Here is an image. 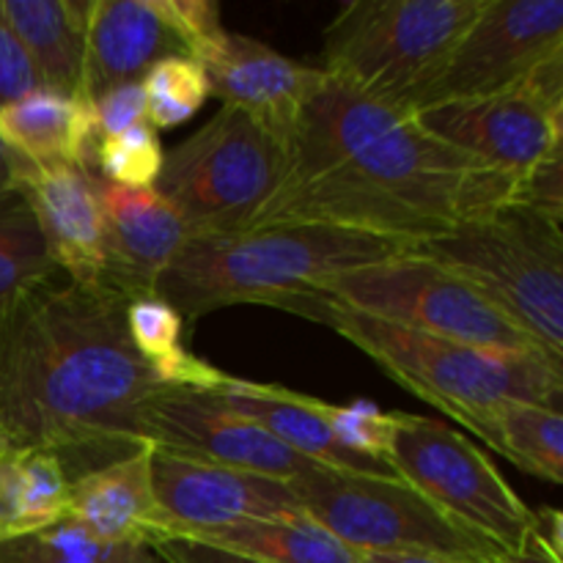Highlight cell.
Instances as JSON below:
<instances>
[{
    "label": "cell",
    "mask_w": 563,
    "mask_h": 563,
    "mask_svg": "<svg viewBox=\"0 0 563 563\" xmlns=\"http://www.w3.org/2000/svg\"><path fill=\"white\" fill-rule=\"evenodd\" d=\"M99 141L97 113L88 99L36 88L0 104V143L25 163H66L91 170Z\"/></svg>",
    "instance_id": "21"
},
{
    "label": "cell",
    "mask_w": 563,
    "mask_h": 563,
    "mask_svg": "<svg viewBox=\"0 0 563 563\" xmlns=\"http://www.w3.org/2000/svg\"><path fill=\"white\" fill-rule=\"evenodd\" d=\"M388 465L443 515L504 553L520 550L531 537L533 511L526 500L471 440L438 418L396 412Z\"/></svg>",
    "instance_id": "10"
},
{
    "label": "cell",
    "mask_w": 563,
    "mask_h": 563,
    "mask_svg": "<svg viewBox=\"0 0 563 563\" xmlns=\"http://www.w3.org/2000/svg\"><path fill=\"white\" fill-rule=\"evenodd\" d=\"M14 190V157L0 143V198Z\"/></svg>",
    "instance_id": "39"
},
{
    "label": "cell",
    "mask_w": 563,
    "mask_h": 563,
    "mask_svg": "<svg viewBox=\"0 0 563 563\" xmlns=\"http://www.w3.org/2000/svg\"><path fill=\"white\" fill-rule=\"evenodd\" d=\"M495 563H559L553 559V555L548 553V550L539 548L537 542H533L531 537H528V542L522 544L520 550H509V553H500L498 561Z\"/></svg>",
    "instance_id": "37"
},
{
    "label": "cell",
    "mask_w": 563,
    "mask_h": 563,
    "mask_svg": "<svg viewBox=\"0 0 563 563\" xmlns=\"http://www.w3.org/2000/svg\"><path fill=\"white\" fill-rule=\"evenodd\" d=\"M99 181L80 165H33L14 157V190L27 201L55 267L64 269L71 284H102L104 220Z\"/></svg>",
    "instance_id": "16"
},
{
    "label": "cell",
    "mask_w": 563,
    "mask_h": 563,
    "mask_svg": "<svg viewBox=\"0 0 563 563\" xmlns=\"http://www.w3.org/2000/svg\"><path fill=\"white\" fill-rule=\"evenodd\" d=\"M36 88H42V82H38L25 47L0 16V104L14 102Z\"/></svg>",
    "instance_id": "34"
},
{
    "label": "cell",
    "mask_w": 563,
    "mask_h": 563,
    "mask_svg": "<svg viewBox=\"0 0 563 563\" xmlns=\"http://www.w3.org/2000/svg\"><path fill=\"white\" fill-rule=\"evenodd\" d=\"M88 3H80V0H0V16L25 47L42 88L69 93V97L80 93Z\"/></svg>",
    "instance_id": "22"
},
{
    "label": "cell",
    "mask_w": 563,
    "mask_h": 563,
    "mask_svg": "<svg viewBox=\"0 0 563 563\" xmlns=\"http://www.w3.org/2000/svg\"><path fill=\"white\" fill-rule=\"evenodd\" d=\"M152 484L174 537L306 515L289 482L152 449ZM170 537V539H174Z\"/></svg>",
    "instance_id": "13"
},
{
    "label": "cell",
    "mask_w": 563,
    "mask_h": 563,
    "mask_svg": "<svg viewBox=\"0 0 563 563\" xmlns=\"http://www.w3.org/2000/svg\"><path fill=\"white\" fill-rule=\"evenodd\" d=\"M322 416L328 421L330 432L335 434V440L350 454L388 465L390 440H394L396 429V412H385L377 405H372V401L361 399L346 407L322 401Z\"/></svg>",
    "instance_id": "30"
},
{
    "label": "cell",
    "mask_w": 563,
    "mask_h": 563,
    "mask_svg": "<svg viewBox=\"0 0 563 563\" xmlns=\"http://www.w3.org/2000/svg\"><path fill=\"white\" fill-rule=\"evenodd\" d=\"M286 176V143L245 110L223 104L170 148L154 190L174 207L190 240L251 231Z\"/></svg>",
    "instance_id": "6"
},
{
    "label": "cell",
    "mask_w": 563,
    "mask_h": 563,
    "mask_svg": "<svg viewBox=\"0 0 563 563\" xmlns=\"http://www.w3.org/2000/svg\"><path fill=\"white\" fill-rule=\"evenodd\" d=\"M563 49V0H484L438 75L407 110L482 99L520 86L533 66Z\"/></svg>",
    "instance_id": "11"
},
{
    "label": "cell",
    "mask_w": 563,
    "mask_h": 563,
    "mask_svg": "<svg viewBox=\"0 0 563 563\" xmlns=\"http://www.w3.org/2000/svg\"><path fill=\"white\" fill-rule=\"evenodd\" d=\"M231 412L242 416L245 421L256 423L278 443L317 465L335 467L350 473H374V476H394L383 462L363 460L350 454L344 445L330 432L322 416V399L306 394H295L280 385H258L247 379L229 377L223 388L212 390Z\"/></svg>",
    "instance_id": "20"
},
{
    "label": "cell",
    "mask_w": 563,
    "mask_h": 563,
    "mask_svg": "<svg viewBox=\"0 0 563 563\" xmlns=\"http://www.w3.org/2000/svg\"><path fill=\"white\" fill-rule=\"evenodd\" d=\"M563 146H555L548 157L539 159L520 181L511 201L522 203V207L533 209V212L544 214L561 225L563 220V168H561Z\"/></svg>",
    "instance_id": "31"
},
{
    "label": "cell",
    "mask_w": 563,
    "mask_h": 563,
    "mask_svg": "<svg viewBox=\"0 0 563 563\" xmlns=\"http://www.w3.org/2000/svg\"><path fill=\"white\" fill-rule=\"evenodd\" d=\"M168 55H190V49L165 20L159 0H91L77 97L97 102L110 88L141 82Z\"/></svg>",
    "instance_id": "18"
},
{
    "label": "cell",
    "mask_w": 563,
    "mask_h": 563,
    "mask_svg": "<svg viewBox=\"0 0 563 563\" xmlns=\"http://www.w3.org/2000/svg\"><path fill=\"white\" fill-rule=\"evenodd\" d=\"M93 113H97L99 137L121 135L135 126H152L141 82H124V86L110 88L93 102Z\"/></svg>",
    "instance_id": "33"
},
{
    "label": "cell",
    "mask_w": 563,
    "mask_h": 563,
    "mask_svg": "<svg viewBox=\"0 0 563 563\" xmlns=\"http://www.w3.org/2000/svg\"><path fill=\"white\" fill-rule=\"evenodd\" d=\"M58 275L42 229L16 190L0 198V317Z\"/></svg>",
    "instance_id": "26"
},
{
    "label": "cell",
    "mask_w": 563,
    "mask_h": 563,
    "mask_svg": "<svg viewBox=\"0 0 563 563\" xmlns=\"http://www.w3.org/2000/svg\"><path fill=\"white\" fill-rule=\"evenodd\" d=\"M192 58L207 71L209 97L245 110L284 143L328 77L322 66H302L258 38L229 31L203 44Z\"/></svg>",
    "instance_id": "15"
},
{
    "label": "cell",
    "mask_w": 563,
    "mask_h": 563,
    "mask_svg": "<svg viewBox=\"0 0 563 563\" xmlns=\"http://www.w3.org/2000/svg\"><path fill=\"white\" fill-rule=\"evenodd\" d=\"M104 220L102 286L126 300L154 297L157 280L176 262L190 240L179 214L154 187H130L99 181Z\"/></svg>",
    "instance_id": "17"
},
{
    "label": "cell",
    "mask_w": 563,
    "mask_h": 563,
    "mask_svg": "<svg viewBox=\"0 0 563 563\" xmlns=\"http://www.w3.org/2000/svg\"><path fill=\"white\" fill-rule=\"evenodd\" d=\"M363 563H473V561H454L438 559V555H383V553H357Z\"/></svg>",
    "instance_id": "38"
},
{
    "label": "cell",
    "mask_w": 563,
    "mask_h": 563,
    "mask_svg": "<svg viewBox=\"0 0 563 563\" xmlns=\"http://www.w3.org/2000/svg\"><path fill=\"white\" fill-rule=\"evenodd\" d=\"M322 297L399 328L482 350L544 352L473 286L412 251L333 275L324 284Z\"/></svg>",
    "instance_id": "9"
},
{
    "label": "cell",
    "mask_w": 563,
    "mask_h": 563,
    "mask_svg": "<svg viewBox=\"0 0 563 563\" xmlns=\"http://www.w3.org/2000/svg\"><path fill=\"white\" fill-rule=\"evenodd\" d=\"M482 5L484 0H352L324 31L322 69L407 110Z\"/></svg>",
    "instance_id": "7"
},
{
    "label": "cell",
    "mask_w": 563,
    "mask_h": 563,
    "mask_svg": "<svg viewBox=\"0 0 563 563\" xmlns=\"http://www.w3.org/2000/svg\"><path fill=\"white\" fill-rule=\"evenodd\" d=\"M198 539L269 563H363L355 550L339 542L308 515L242 522Z\"/></svg>",
    "instance_id": "25"
},
{
    "label": "cell",
    "mask_w": 563,
    "mask_h": 563,
    "mask_svg": "<svg viewBox=\"0 0 563 563\" xmlns=\"http://www.w3.org/2000/svg\"><path fill=\"white\" fill-rule=\"evenodd\" d=\"M515 176L429 135L416 115L324 77L286 141V176L251 231L319 223L416 247L515 198Z\"/></svg>",
    "instance_id": "1"
},
{
    "label": "cell",
    "mask_w": 563,
    "mask_h": 563,
    "mask_svg": "<svg viewBox=\"0 0 563 563\" xmlns=\"http://www.w3.org/2000/svg\"><path fill=\"white\" fill-rule=\"evenodd\" d=\"M319 322L366 352L390 379L482 434L500 401L561 412L563 361L548 352H495L399 328L328 300Z\"/></svg>",
    "instance_id": "4"
},
{
    "label": "cell",
    "mask_w": 563,
    "mask_h": 563,
    "mask_svg": "<svg viewBox=\"0 0 563 563\" xmlns=\"http://www.w3.org/2000/svg\"><path fill=\"white\" fill-rule=\"evenodd\" d=\"M412 253L478 291L539 350L563 361V231L509 201L456 229L418 242Z\"/></svg>",
    "instance_id": "5"
},
{
    "label": "cell",
    "mask_w": 563,
    "mask_h": 563,
    "mask_svg": "<svg viewBox=\"0 0 563 563\" xmlns=\"http://www.w3.org/2000/svg\"><path fill=\"white\" fill-rule=\"evenodd\" d=\"M0 563H165L148 544L99 542L71 520L0 544Z\"/></svg>",
    "instance_id": "27"
},
{
    "label": "cell",
    "mask_w": 563,
    "mask_h": 563,
    "mask_svg": "<svg viewBox=\"0 0 563 563\" xmlns=\"http://www.w3.org/2000/svg\"><path fill=\"white\" fill-rule=\"evenodd\" d=\"M412 115L432 137L517 181L563 146V110H550L520 86L495 97L432 104Z\"/></svg>",
    "instance_id": "14"
},
{
    "label": "cell",
    "mask_w": 563,
    "mask_h": 563,
    "mask_svg": "<svg viewBox=\"0 0 563 563\" xmlns=\"http://www.w3.org/2000/svg\"><path fill=\"white\" fill-rule=\"evenodd\" d=\"M412 245L339 225H269L231 236L187 240L154 295L181 319L229 306H273L319 322L333 275L401 256Z\"/></svg>",
    "instance_id": "3"
},
{
    "label": "cell",
    "mask_w": 563,
    "mask_h": 563,
    "mask_svg": "<svg viewBox=\"0 0 563 563\" xmlns=\"http://www.w3.org/2000/svg\"><path fill=\"white\" fill-rule=\"evenodd\" d=\"M478 438L531 476L563 484V416L559 410L528 401H500Z\"/></svg>",
    "instance_id": "24"
},
{
    "label": "cell",
    "mask_w": 563,
    "mask_h": 563,
    "mask_svg": "<svg viewBox=\"0 0 563 563\" xmlns=\"http://www.w3.org/2000/svg\"><path fill=\"white\" fill-rule=\"evenodd\" d=\"M302 511L355 553L495 563L504 553L396 476L313 465L289 482Z\"/></svg>",
    "instance_id": "8"
},
{
    "label": "cell",
    "mask_w": 563,
    "mask_h": 563,
    "mask_svg": "<svg viewBox=\"0 0 563 563\" xmlns=\"http://www.w3.org/2000/svg\"><path fill=\"white\" fill-rule=\"evenodd\" d=\"M66 520L110 544L154 548L174 537L154 495L152 445L75 478Z\"/></svg>",
    "instance_id": "19"
},
{
    "label": "cell",
    "mask_w": 563,
    "mask_h": 563,
    "mask_svg": "<svg viewBox=\"0 0 563 563\" xmlns=\"http://www.w3.org/2000/svg\"><path fill=\"white\" fill-rule=\"evenodd\" d=\"M159 9L174 31L185 38L190 58L203 44L223 33L220 5L214 0H159Z\"/></svg>",
    "instance_id": "32"
},
{
    "label": "cell",
    "mask_w": 563,
    "mask_h": 563,
    "mask_svg": "<svg viewBox=\"0 0 563 563\" xmlns=\"http://www.w3.org/2000/svg\"><path fill=\"white\" fill-rule=\"evenodd\" d=\"M143 443L157 451L236 467L258 476L295 482L317 462L295 454L284 443L231 412L214 394L159 388L141 410Z\"/></svg>",
    "instance_id": "12"
},
{
    "label": "cell",
    "mask_w": 563,
    "mask_h": 563,
    "mask_svg": "<svg viewBox=\"0 0 563 563\" xmlns=\"http://www.w3.org/2000/svg\"><path fill=\"white\" fill-rule=\"evenodd\" d=\"M531 539L542 550H548L555 561L563 563V515L559 509L533 511Z\"/></svg>",
    "instance_id": "36"
},
{
    "label": "cell",
    "mask_w": 563,
    "mask_h": 563,
    "mask_svg": "<svg viewBox=\"0 0 563 563\" xmlns=\"http://www.w3.org/2000/svg\"><path fill=\"white\" fill-rule=\"evenodd\" d=\"M152 130H174L190 121L209 99L207 71L190 55H168L141 77Z\"/></svg>",
    "instance_id": "28"
},
{
    "label": "cell",
    "mask_w": 563,
    "mask_h": 563,
    "mask_svg": "<svg viewBox=\"0 0 563 563\" xmlns=\"http://www.w3.org/2000/svg\"><path fill=\"white\" fill-rule=\"evenodd\" d=\"M108 286L33 289L0 317V440L49 451L69 478L146 449L141 410L163 385Z\"/></svg>",
    "instance_id": "2"
},
{
    "label": "cell",
    "mask_w": 563,
    "mask_h": 563,
    "mask_svg": "<svg viewBox=\"0 0 563 563\" xmlns=\"http://www.w3.org/2000/svg\"><path fill=\"white\" fill-rule=\"evenodd\" d=\"M126 333L163 388L212 394L229 383L231 374L181 346V317L157 295L126 302Z\"/></svg>",
    "instance_id": "23"
},
{
    "label": "cell",
    "mask_w": 563,
    "mask_h": 563,
    "mask_svg": "<svg viewBox=\"0 0 563 563\" xmlns=\"http://www.w3.org/2000/svg\"><path fill=\"white\" fill-rule=\"evenodd\" d=\"M165 152L152 126H135L121 135L102 137L93 154V165L102 170L108 185L146 190L154 187L163 170Z\"/></svg>",
    "instance_id": "29"
},
{
    "label": "cell",
    "mask_w": 563,
    "mask_h": 563,
    "mask_svg": "<svg viewBox=\"0 0 563 563\" xmlns=\"http://www.w3.org/2000/svg\"><path fill=\"white\" fill-rule=\"evenodd\" d=\"M154 553H157L165 563H269L192 537L163 539V542L154 544Z\"/></svg>",
    "instance_id": "35"
}]
</instances>
